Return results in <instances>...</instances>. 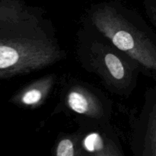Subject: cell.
Here are the masks:
<instances>
[{"label": "cell", "instance_id": "obj_9", "mask_svg": "<svg viewBox=\"0 0 156 156\" xmlns=\"http://www.w3.org/2000/svg\"><path fill=\"white\" fill-rule=\"evenodd\" d=\"M143 7L149 22L156 29V0H144Z\"/></svg>", "mask_w": 156, "mask_h": 156}, {"label": "cell", "instance_id": "obj_8", "mask_svg": "<svg viewBox=\"0 0 156 156\" xmlns=\"http://www.w3.org/2000/svg\"><path fill=\"white\" fill-rule=\"evenodd\" d=\"M53 156H84L76 132L60 133L51 149Z\"/></svg>", "mask_w": 156, "mask_h": 156}, {"label": "cell", "instance_id": "obj_4", "mask_svg": "<svg viewBox=\"0 0 156 156\" xmlns=\"http://www.w3.org/2000/svg\"><path fill=\"white\" fill-rule=\"evenodd\" d=\"M56 108L75 116L76 119L111 122V100L98 88L73 78L63 84Z\"/></svg>", "mask_w": 156, "mask_h": 156}, {"label": "cell", "instance_id": "obj_5", "mask_svg": "<svg viewBox=\"0 0 156 156\" xmlns=\"http://www.w3.org/2000/svg\"><path fill=\"white\" fill-rule=\"evenodd\" d=\"M76 134L84 156H124L117 134L111 122L76 119Z\"/></svg>", "mask_w": 156, "mask_h": 156}, {"label": "cell", "instance_id": "obj_2", "mask_svg": "<svg viewBox=\"0 0 156 156\" xmlns=\"http://www.w3.org/2000/svg\"><path fill=\"white\" fill-rule=\"evenodd\" d=\"M82 23L98 31L156 75V34L134 9L118 1L102 2L87 9Z\"/></svg>", "mask_w": 156, "mask_h": 156}, {"label": "cell", "instance_id": "obj_1", "mask_svg": "<svg viewBox=\"0 0 156 156\" xmlns=\"http://www.w3.org/2000/svg\"><path fill=\"white\" fill-rule=\"evenodd\" d=\"M66 56L53 23L41 9L0 23V79L39 72Z\"/></svg>", "mask_w": 156, "mask_h": 156}, {"label": "cell", "instance_id": "obj_6", "mask_svg": "<svg viewBox=\"0 0 156 156\" xmlns=\"http://www.w3.org/2000/svg\"><path fill=\"white\" fill-rule=\"evenodd\" d=\"M130 148L135 156H156V87L145 94L138 117L132 125Z\"/></svg>", "mask_w": 156, "mask_h": 156}, {"label": "cell", "instance_id": "obj_3", "mask_svg": "<svg viewBox=\"0 0 156 156\" xmlns=\"http://www.w3.org/2000/svg\"><path fill=\"white\" fill-rule=\"evenodd\" d=\"M76 52L81 66L100 79L112 94L128 98L135 90L143 67L106 37L82 23L76 34Z\"/></svg>", "mask_w": 156, "mask_h": 156}, {"label": "cell", "instance_id": "obj_7", "mask_svg": "<svg viewBox=\"0 0 156 156\" xmlns=\"http://www.w3.org/2000/svg\"><path fill=\"white\" fill-rule=\"evenodd\" d=\"M57 81L56 73H49L33 81L12 97V103L24 109L34 110L42 106Z\"/></svg>", "mask_w": 156, "mask_h": 156}]
</instances>
